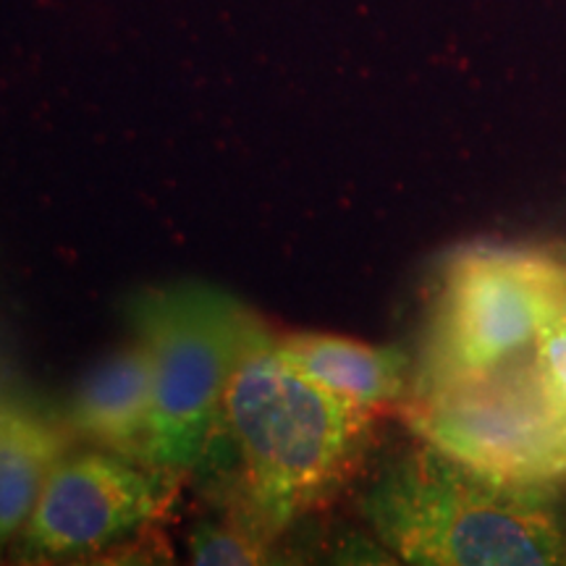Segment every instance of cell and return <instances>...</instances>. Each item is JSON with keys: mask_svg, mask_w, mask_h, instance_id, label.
Instances as JSON below:
<instances>
[{"mask_svg": "<svg viewBox=\"0 0 566 566\" xmlns=\"http://www.w3.org/2000/svg\"><path fill=\"white\" fill-rule=\"evenodd\" d=\"M223 424L242 457L250 520L275 535L352 478L373 412L304 375L260 325L231 375Z\"/></svg>", "mask_w": 566, "mask_h": 566, "instance_id": "1", "label": "cell"}, {"mask_svg": "<svg viewBox=\"0 0 566 566\" xmlns=\"http://www.w3.org/2000/svg\"><path fill=\"white\" fill-rule=\"evenodd\" d=\"M375 535L424 566L566 564L564 525L546 491L499 483L422 443L365 495Z\"/></svg>", "mask_w": 566, "mask_h": 566, "instance_id": "2", "label": "cell"}, {"mask_svg": "<svg viewBox=\"0 0 566 566\" xmlns=\"http://www.w3.org/2000/svg\"><path fill=\"white\" fill-rule=\"evenodd\" d=\"M260 325L242 302L208 283L153 289L132 304L134 338L153 365V467L181 472L208 457L231 375Z\"/></svg>", "mask_w": 566, "mask_h": 566, "instance_id": "3", "label": "cell"}, {"mask_svg": "<svg viewBox=\"0 0 566 566\" xmlns=\"http://www.w3.org/2000/svg\"><path fill=\"white\" fill-rule=\"evenodd\" d=\"M401 409L422 443L480 475L546 493L566 483V407L535 346L475 378L415 388Z\"/></svg>", "mask_w": 566, "mask_h": 566, "instance_id": "4", "label": "cell"}, {"mask_svg": "<svg viewBox=\"0 0 566 566\" xmlns=\"http://www.w3.org/2000/svg\"><path fill=\"white\" fill-rule=\"evenodd\" d=\"M558 313H566L562 260L467 247L443 268L417 388L475 378L530 352Z\"/></svg>", "mask_w": 566, "mask_h": 566, "instance_id": "5", "label": "cell"}, {"mask_svg": "<svg viewBox=\"0 0 566 566\" xmlns=\"http://www.w3.org/2000/svg\"><path fill=\"white\" fill-rule=\"evenodd\" d=\"M166 480L116 451L63 457L42 485L24 527L45 556L87 554L134 533L160 512Z\"/></svg>", "mask_w": 566, "mask_h": 566, "instance_id": "6", "label": "cell"}, {"mask_svg": "<svg viewBox=\"0 0 566 566\" xmlns=\"http://www.w3.org/2000/svg\"><path fill=\"white\" fill-rule=\"evenodd\" d=\"M71 430L105 451L142 457L153 417V365L145 344L134 338L84 375L71 401Z\"/></svg>", "mask_w": 566, "mask_h": 566, "instance_id": "7", "label": "cell"}, {"mask_svg": "<svg viewBox=\"0 0 566 566\" xmlns=\"http://www.w3.org/2000/svg\"><path fill=\"white\" fill-rule=\"evenodd\" d=\"M275 344L304 375L370 412L407 396V357L388 346L334 334H292Z\"/></svg>", "mask_w": 566, "mask_h": 566, "instance_id": "8", "label": "cell"}, {"mask_svg": "<svg viewBox=\"0 0 566 566\" xmlns=\"http://www.w3.org/2000/svg\"><path fill=\"white\" fill-rule=\"evenodd\" d=\"M69 438L53 422L24 412H0V546L30 522L42 485L66 457Z\"/></svg>", "mask_w": 566, "mask_h": 566, "instance_id": "9", "label": "cell"}, {"mask_svg": "<svg viewBox=\"0 0 566 566\" xmlns=\"http://www.w3.org/2000/svg\"><path fill=\"white\" fill-rule=\"evenodd\" d=\"M268 535L258 525L202 522L189 535V562L202 566H239L268 562Z\"/></svg>", "mask_w": 566, "mask_h": 566, "instance_id": "10", "label": "cell"}, {"mask_svg": "<svg viewBox=\"0 0 566 566\" xmlns=\"http://www.w3.org/2000/svg\"><path fill=\"white\" fill-rule=\"evenodd\" d=\"M535 357L546 373L551 388L566 407V313H558L543 325L535 342Z\"/></svg>", "mask_w": 566, "mask_h": 566, "instance_id": "11", "label": "cell"}]
</instances>
